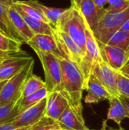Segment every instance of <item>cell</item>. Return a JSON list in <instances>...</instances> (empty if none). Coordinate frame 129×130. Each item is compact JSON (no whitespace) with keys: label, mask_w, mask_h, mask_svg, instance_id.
<instances>
[{"label":"cell","mask_w":129,"mask_h":130,"mask_svg":"<svg viewBox=\"0 0 129 130\" xmlns=\"http://www.w3.org/2000/svg\"><path fill=\"white\" fill-rule=\"evenodd\" d=\"M62 72L63 94L68 99L71 107L83 116L82 95L85 90V78L79 68L74 62L64 58L58 57Z\"/></svg>","instance_id":"6da1fadb"},{"label":"cell","mask_w":129,"mask_h":130,"mask_svg":"<svg viewBox=\"0 0 129 130\" xmlns=\"http://www.w3.org/2000/svg\"><path fill=\"white\" fill-rule=\"evenodd\" d=\"M86 25L87 22L80 8L71 5L68 8H66L56 25L53 27L68 34L85 53Z\"/></svg>","instance_id":"7a4b0ae2"},{"label":"cell","mask_w":129,"mask_h":130,"mask_svg":"<svg viewBox=\"0 0 129 130\" xmlns=\"http://www.w3.org/2000/svg\"><path fill=\"white\" fill-rule=\"evenodd\" d=\"M129 19V7L119 13H107L91 28L99 43L107 44L113 35L119 30L124 23Z\"/></svg>","instance_id":"3957f363"},{"label":"cell","mask_w":129,"mask_h":130,"mask_svg":"<svg viewBox=\"0 0 129 130\" xmlns=\"http://www.w3.org/2000/svg\"><path fill=\"white\" fill-rule=\"evenodd\" d=\"M36 53L43 66L49 93L59 91L63 94L62 72L59 58L51 53L36 52Z\"/></svg>","instance_id":"277c9868"},{"label":"cell","mask_w":129,"mask_h":130,"mask_svg":"<svg viewBox=\"0 0 129 130\" xmlns=\"http://www.w3.org/2000/svg\"><path fill=\"white\" fill-rule=\"evenodd\" d=\"M33 67L34 60L32 59L22 70L8 80L0 94V105L19 101L27 80L33 75Z\"/></svg>","instance_id":"5b68a950"},{"label":"cell","mask_w":129,"mask_h":130,"mask_svg":"<svg viewBox=\"0 0 129 130\" xmlns=\"http://www.w3.org/2000/svg\"><path fill=\"white\" fill-rule=\"evenodd\" d=\"M85 53L80 66V69L85 78V83L92 75L93 69L95 65L103 59L100 46L94 37L90 27L86 25V42H85Z\"/></svg>","instance_id":"8992f818"},{"label":"cell","mask_w":129,"mask_h":130,"mask_svg":"<svg viewBox=\"0 0 129 130\" xmlns=\"http://www.w3.org/2000/svg\"><path fill=\"white\" fill-rule=\"evenodd\" d=\"M52 28L53 36L56 38L62 57L74 62L80 68L84 56V51L68 34L53 26Z\"/></svg>","instance_id":"52a82bcc"},{"label":"cell","mask_w":129,"mask_h":130,"mask_svg":"<svg viewBox=\"0 0 129 130\" xmlns=\"http://www.w3.org/2000/svg\"><path fill=\"white\" fill-rule=\"evenodd\" d=\"M92 74L112 95L120 97L117 88V71L111 67L108 62L104 59L97 62L93 69Z\"/></svg>","instance_id":"ba28073f"},{"label":"cell","mask_w":129,"mask_h":130,"mask_svg":"<svg viewBox=\"0 0 129 130\" xmlns=\"http://www.w3.org/2000/svg\"><path fill=\"white\" fill-rule=\"evenodd\" d=\"M46 103L47 98L20 113L11 123L17 127H32L45 117Z\"/></svg>","instance_id":"9c48e42d"},{"label":"cell","mask_w":129,"mask_h":130,"mask_svg":"<svg viewBox=\"0 0 129 130\" xmlns=\"http://www.w3.org/2000/svg\"><path fill=\"white\" fill-rule=\"evenodd\" d=\"M32 59L33 57L22 50L5 59L0 63V81L8 80L17 75Z\"/></svg>","instance_id":"30bf717a"},{"label":"cell","mask_w":129,"mask_h":130,"mask_svg":"<svg viewBox=\"0 0 129 130\" xmlns=\"http://www.w3.org/2000/svg\"><path fill=\"white\" fill-rule=\"evenodd\" d=\"M103 59L116 71H121L129 62L127 50L109 44L99 43Z\"/></svg>","instance_id":"8fae6325"},{"label":"cell","mask_w":129,"mask_h":130,"mask_svg":"<svg viewBox=\"0 0 129 130\" xmlns=\"http://www.w3.org/2000/svg\"><path fill=\"white\" fill-rule=\"evenodd\" d=\"M15 0H0V29L8 37L23 43H27L25 39L14 26L10 15L9 7Z\"/></svg>","instance_id":"7c38bea8"},{"label":"cell","mask_w":129,"mask_h":130,"mask_svg":"<svg viewBox=\"0 0 129 130\" xmlns=\"http://www.w3.org/2000/svg\"><path fill=\"white\" fill-rule=\"evenodd\" d=\"M69 105L68 99L62 92H49L47 96L45 117L57 121Z\"/></svg>","instance_id":"4fadbf2b"},{"label":"cell","mask_w":129,"mask_h":130,"mask_svg":"<svg viewBox=\"0 0 129 130\" xmlns=\"http://www.w3.org/2000/svg\"><path fill=\"white\" fill-rule=\"evenodd\" d=\"M85 90L87 94L84 98L87 104H97L104 100H109L112 95L100 82L92 74L85 83Z\"/></svg>","instance_id":"5bb4252c"},{"label":"cell","mask_w":129,"mask_h":130,"mask_svg":"<svg viewBox=\"0 0 129 130\" xmlns=\"http://www.w3.org/2000/svg\"><path fill=\"white\" fill-rule=\"evenodd\" d=\"M27 44H28L35 51V53H51L57 57H62L53 35L34 34L33 37L27 42Z\"/></svg>","instance_id":"9a60e30c"},{"label":"cell","mask_w":129,"mask_h":130,"mask_svg":"<svg viewBox=\"0 0 129 130\" xmlns=\"http://www.w3.org/2000/svg\"><path fill=\"white\" fill-rule=\"evenodd\" d=\"M62 130H90L85 125L83 116L77 113L70 105L57 120Z\"/></svg>","instance_id":"2e32d148"},{"label":"cell","mask_w":129,"mask_h":130,"mask_svg":"<svg viewBox=\"0 0 129 130\" xmlns=\"http://www.w3.org/2000/svg\"><path fill=\"white\" fill-rule=\"evenodd\" d=\"M80 10L87 24L92 27L106 14V8H100L93 0H82Z\"/></svg>","instance_id":"e0dca14e"},{"label":"cell","mask_w":129,"mask_h":130,"mask_svg":"<svg viewBox=\"0 0 129 130\" xmlns=\"http://www.w3.org/2000/svg\"><path fill=\"white\" fill-rule=\"evenodd\" d=\"M109 108L107 113V120H113L119 126L125 119H129V113L122 100L118 96H112L109 99Z\"/></svg>","instance_id":"ac0fdd59"},{"label":"cell","mask_w":129,"mask_h":130,"mask_svg":"<svg viewBox=\"0 0 129 130\" xmlns=\"http://www.w3.org/2000/svg\"><path fill=\"white\" fill-rule=\"evenodd\" d=\"M27 4L36 8L38 9L48 20L49 24L52 26H56L58 21H59L62 15L66 11V8H52L44 5L36 0H27L24 1Z\"/></svg>","instance_id":"d6986e66"},{"label":"cell","mask_w":129,"mask_h":130,"mask_svg":"<svg viewBox=\"0 0 129 130\" xmlns=\"http://www.w3.org/2000/svg\"><path fill=\"white\" fill-rule=\"evenodd\" d=\"M8 11H9L11 20L14 26L16 27L18 32L22 35V37L25 39L26 42H27L30 39H31L33 37L34 34L29 27L24 18L21 16V14L14 7V2L10 5Z\"/></svg>","instance_id":"ffe728a7"},{"label":"cell","mask_w":129,"mask_h":130,"mask_svg":"<svg viewBox=\"0 0 129 130\" xmlns=\"http://www.w3.org/2000/svg\"><path fill=\"white\" fill-rule=\"evenodd\" d=\"M17 9V8H16ZM18 11V10H17ZM19 13L21 14V16L24 18L25 21L27 22L29 27L31 29V30L33 32L34 34H49V35H53V28L52 26L43 21L31 18L22 11H18Z\"/></svg>","instance_id":"44dd1931"},{"label":"cell","mask_w":129,"mask_h":130,"mask_svg":"<svg viewBox=\"0 0 129 130\" xmlns=\"http://www.w3.org/2000/svg\"><path fill=\"white\" fill-rule=\"evenodd\" d=\"M48 94H49V91L46 87V88H43L27 97L21 98L20 101H18L19 112L21 113L22 111L25 110L26 109L39 103L44 98H46Z\"/></svg>","instance_id":"7402d4cb"},{"label":"cell","mask_w":129,"mask_h":130,"mask_svg":"<svg viewBox=\"0 0 129 130\" xmlns=\"http://www.w3.org/2000/svg\"><path fill=\"white\" fill-rule=\"evenodd\" d=\"M19 113L18 101L0 105V124L11 123Z\"/></svg>","instance_id":"603a6c76"},{"label":"cell","mask_w":129,"mask_h":130,"mask_svg":"<svg viewBox=\"0 0 129 130\" xmlns=\"http://www.w3.org/2000/svg\"><path fill=\"white\" fill-rule=\"evenodd\" d=\"M46 87V85L45 81H43L41 78L33 74L27 80L24 86L22 94H21V98L27 97Z\"/></svg>","instance_id":"cb8c5ba5"},{"label":"cell","mask_w":129,"mask_h":130,"mask_svg":"<svg viewBox=\"0 0 129 130\" xmlns=\"http://www.w3.org/2000/svg\"><path fill=\"white\" fill-rule=\"evenodd\" d=\"M14 7L20 11H22L25 14L33 18H36L41 21H43L45 22H47L49 24L48 20L45 18V16L36 8L27 4L24 1H14Z\"/></svg>","instance_id":"d4e9b609"},{"label":"cell","mask_w":129,"mask_h":130,"mask_svg":"<svg viewBox=\"0 0 129 130\" xmlns=\"http://www.w3.org/2000/svg\"><path fill=\"white\" fill-rule=\"evenodd\" d=\"M21 43L0 33V50L9 53H18L21 51Z\"/></svg>","instance_id":"484cf974"},{"label":"cell","mask_w":129,"mask_h":130,"mask_svg":"<svg viewBox=\"0 0 129 130\" xmlns=\"http://www.w3.org/2000/svg\"><path fill=\"white\" fill-rule=\"evenodd\" d=\"M107 44L116 46L127 50L129 46V31L122 30H118L113 35Z\"/></svg>","instance_id":"4316f807"},{"label":"cell","mask_w":129,"mask_h":130,"mask_svg":"<svg viewBox=\"0 0 129 130\" xmlns=\"http://www.w3.org/2000/svg\"><path fill=\"white\" fill-rule=\"evenodd\" d=\"M30 130H62L57 121L44 117L36 124L33 126Z\"/></svg>","instance_id":"83f0119b"},{"label":"cell","mask_w":129,"mask_h":130,"mask_svg":"<svg viewBox=\"0 0 129 130\" xmlns=\"http://www.w3.org/2000/svg\"><path fill=\"white\" fill-rule=\"evenodd\" d=\"M117 88L120 96L129 98V77L121 71H117Z\"/></svg>","instance_id":"f1b7e54d"},{"label":"cell","mask_w":129,"mask_h":130,"mask_svg":"<svg viewBox=\"0 0 129 130\" xmlns=\"http://www.w3.org/2000/svg\"><path fill=\"white\" fill-rule=\"evenodd\" d=\"M108 5L106 8L107 13H119L128 8L129 2L128 0H109Z\"/></svg>","instance_id":"f546056e"},{"label":"cell","mask_w":129,"mask_h":130,"mask_svg":"<svg viewBox=\"0 0 129 130\" xmlns=\"http://www.w3.org/2000/svg\"><path fill=\"white\" fill-rule=\"evenodd\" d=\"M31 127H17L11 123L0 124V130H28Z\"/></svg>","instance_id":"4dcf8cb0"},{"label":"cell","mask_w":129,"mask_h":130,"mask_svg":"<svg viewBox=\"0 0 129 130\" xmlns=\"http://www.w3.org/2000/svg\"><path fill=\"white\" fill-rule=\"evenodd\" d=\"M22 51V50H21ZM19 53V52H18ZM17 53H9V52H5L0 50V63H2L5 59H6L7 58L11 56L12 55Z\"/></svg>","instance_id":"1f68e13d"},{"label":"cell","mask_w":129,"mask_h":130,"mask_svg":"<svg viewBox=\"0 0 129 130\" xmlns=\"http://www.w3.org/2000/svg\"><path fill=\"white\" fill-rule=\"evenodd\" d=\"M93 1L97 5V6H98L100 8H104L109 2V0H93Z\"/></svg>","instance_id":"d6a6232c"},{"label":"cell","mask_w":129,"mask_h":130,"mask_svg":"<svg viewBox=\"0 0 129 130\" xmlns=\"http://www.w3.org/2000/svg\"><path fill=\"white\" fill-rule=\"evenodd\" d=\"M119 98L122 100V103L124 104V105L125 106L127 110L129 113V98L128 97H125V96H120Z\"/></svg>","instance_id":"836d02e7"},{"label":"cell","mask_w":129,"mask_h":130,"mask_svg":"<svg viewBox=\"0 0 129 130\" xmlns=\"http://www.w3.org/2000/svg\"><path fill=\"white\" fill-rule=\"evenodd\" d=\"M122 30H125V31H129V19H128L125 23L124 24L122 25V27H121Z\"/></svg>","instance_id":"e575fe53"},{"label":"cell","mask_w":129,"mask_h":130,"mask_svg":"<svg viewBox=\"0 0 129 130\" xmlns=\"http://www.w3.org/2000/svg\"><path fill=\"white\" fill-rule=\"evenodd\" d=\"M121 72L125 75H129V62L122 68V69L121 70Z\"/></svg>","instance_id":"d590c367"},{"label":"cell","mask_w":129,"mask_h":130,"mask_svg":"<svg viewBox=\"0 0 129 130\" xmlns=\"http://www.w3.org/2000/svg\"><path fill=\"white\" fill-rule=\"evenodd\" d=\"M81 1L82 0H71V5H74L76 7H78V8H80L81 4Z\"/></svg>","instance_id":"8d00e7d4"},{"label":"cell","mask_w":129,"mask_h":130,"mask_svg":"<svg viewBox=\"0 0 129 130\" xmlns=\"http://www.w3.org/2000/svg\"><path fill=\"white\" fill-rule=\"evenodd\" d=\"M8 82V80H3V81H0V94L2 93V91L5 86V85L6 84V82Z\"/></svg>","instance_id":"74e56055"},{"label":"cell","mask_w":129,"mask_h":130,"mask_svg":"<svg viewBox=\"0 0 129 130\" xmlns=\"http://www.w3.org/2000/svg\"><path fill=\"white\" fill-rule=\"evenodd\" d=\"M100 130H107L106 129V121H103V126H102V128ZM111 130H124L123 129L120 128L119 129H111Z\"/></svg>","instance_id":"f35d334b"},{"label":"cell","mask_w":129,"mask_h":130,"mask_svg":"<svg viewBox=\"0 0 129 130\" xmlns=\"http://www.w3.org/2000/svg\"><path fill=\"white\" fill-rule=\"evenodd\" d=\"M127 52L128 53V55H129V46H128V48L127 49Z\"/></svg>","instance_id":"ab89813d"},{"label":"cell","mask_w":129,"mask_h":130,"mask_svg":"<svg viewBox=\"0 0 129 130\" xmlns=\"http://www.w3.org/2000/svg\"><path fill=\"white\" fill-rule=\"evenodd\" d=\"M0 33H2V30H1V29H0ZM2 34H3V33H2Z\"/></svg>","instance_id":"60d3db41"},{"label":"cell","mask_w":129,"mask_h":130,"mask_svg":"<svg viewBox=\"0 0 129 130\" xmlns=\"http://www.w3.org/2000/svg\"><path fill=\"white\" fill-rule=\"evenodd\" d=\"M128 77H129V75H128Z\"/></svg>","instance_id":"b9f144b4"},{"label":"cell","mask_w":129,"mask_h":130,"mask_svg":"<svg viewBox=\"0 0 129 130\" xmlns=\"http://www.w3.org/2000/svg\"><path fill=\"white\" fill-rule=\"evenodd\" d=\"M28 130H30V129H28Z\"/></svg>","instance_id":"7bdbcfd3"},{"label":"cell","mask_w":129,"mask_h":130,"mask_svg":"<svg viewBox=\"0 0 129 130\" xmlns=\"http://www.w3.org/2000/svg\"><path fill=\"white\" fill-rule=\"evenodd\" d=\"M128 2H129V0H128Z\"/></svg>","instance_id":"ee69618b"}]
</instances>
